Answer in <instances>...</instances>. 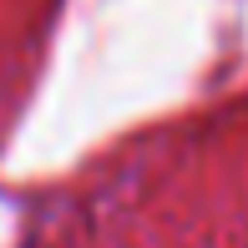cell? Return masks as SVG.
I'll return each instance as SVG.
<instances>
[{"label": "cell", "mask_w": 248, "mask_h": 248, "mask_svg": "<svg viewBox=\"0 0 248 248\" xmlns=\"http://www.w3.org/2000/svg\"><path fill=\"white\" fill-rule=\"evenodd\" d=\"M20 248H248V127L172 137L56 202Z\"/></svg>", "instance_id": "6da1fadb"}]
</instances>
